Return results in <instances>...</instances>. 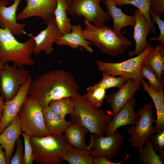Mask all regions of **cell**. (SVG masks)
Listing matches in <instances>:
<instances>
[{
    "mask_svg": "<svg viewBox=\"0 0 164 164\" xmlns=\"http://www.w3.org/2000/svg\"><path fill=\"white\" fill-rule=\"evenodd\" d=\"M79 86L73 76L63 69L52 70L32 80L28 95L34 98L43 109L52 101L75 97Z\"/></svg>",
    "mask_w": 164,
    "mask_h": 164,
    "instance_id": "obj_1",
    "label": "cell"
},
{
    "mask_svg": "<svg viewBox=\"0 0 164 164\" xmlns=\"http://www.w3.org/2000/svg\"><path fill=\"white\" fill-rule=\"evenodd\" d=\"M85 28L81 33L102 53L112 57L124 54L132 44L121 32H117L104 24L95 25L85 20Z\"/></svg>",
    "mask_w": 164,
    "mask_h": 164,
    "instance_id": "obj_2",
    "label": "cell"
},
{
    "mask_svg": "<svg viewBox=\"0 0 164 164\" xmlns=\"http://www.w3.org/2000/svg\"><path fill=\"white\" fill-rule=\"evenodd\" d=\"M30 36L24 42H20L8 29L0 27V61L19 66H34L32 56L35 43L32 35Z\"/></svg>",
    "mask_w": 164,
    "mask_h": 164,
    "instance_id": "obj_3",
    "label": "cell"
},
{
    "mask_svg": "<svg viewBox=\"0 0 164 164\" xmlns=\"http://www.w3.org/2000/svg\"><path fill=\"white\" fill-rule=\"evenodd\" d=\"M71 98L74 105L73 113L70 114L72 121L83 126L91 134L104 136L111 115L92 106L79 94Z\"/></svg>",
    "mask_w": 164,
    "mask_h": 164,
    "instance_id": "obj_4",
    "label": "cell"
},
{
    "mask_svg": "<svg viewBox=\"0 0 164 164\" xmlns=\"http://www.w3.org/2000/svg\"><path fill=\"white\" fill-rule=\"evenodd\" d=\"M34 161L39 164H60L70 145L64 135L30 137Z\"/></svg>",
    "mask_w": 164,
    "mask_h": 164,
    "instance_id": "obj_5",
    "label": "cell"
},
{
    "mask_svg": "<svg viewBox=\"0 0 164 164\" xmlns=\"http://www.w3.org/2000/svg\"><path fill=\"white\" fill-rule=\"evenodd\" d=\"M43 109L35 99L27 96L18 114L22 132L32 137L50 134L45 124Z\"/></svg>",
    "mask_w": 164,
    "mask_h": 164,
    "instance_id": "obj_6",
    "label": "cell"
},
{
    "mask_svg": "<svg viewBox=\"0 0 164 164\" xmlns=\"http://www.w3.org/2000/svg\"><path fill=\"white\" fill-rule=\"evenodd\" d=\"M153 107L152 103L149 102L139 109L136 112L137 121L127 130L128 134L131 136L128 139L129 144L135 149L143 147L149 136L157 132L153 126L156 121Z\"/></svg>",
    "mask_w": 164,
    "mask_h": 164,
    "instance_id": "obj_7",
    "label": "cell"
},
{
    "mask_svg": "<svg viewBox=\"0 0 164 164\" xmlns=\"http://www.w3.org/2000/svg\"><path fill=\"white\" fill-rule=\"evenodd\" d=\"M153 47L149 44L141 54L121 62L110 63L98 60L96 63L99 70L102 73L122 77L127 80L133 79L142 85L143 79L140 74V67L144 59Z\"/></svg>",
    "mask_w": 164,
    "mask_h": 164,
    "instance_id": "obj_8",
    "label": "cell"
},
{
    "mask_svg": "<svg viewBox=\"0 0 164 164\" xmlns=\"http://www.w3.org/2000/svg\"><path fill=\"white\" fill-rule=\"evenodd\" d=\"M29 71L24 67L5 63L0 70L1 94L5 101L13 98L22 85L31 77Z\"/></svg>",
    "mask_w": 164,
    "mask_h": 164,
    "instance_id": "obj_9",
    "label": "cell"
},
{
    "mask_svg": "<svg viewBox=\"0 0 164 164\" xmlns=\"http://www.w3.org/2000/svg\"><path fill=\"white\" fill-rule=\"evenodd\" d=\"M124 139L118 129L105 136L92 133L88 150L93 158L101 156L111 160L119 154Z\"/></svg>",
    "mask_w": 164,
    "mask_h": 164,
    "instance_id": "obj_10",
    "label": "cell"
},
{
    "mask_svg": "<svg viewBox=\"0 0 164 164\" xmlns=\"http://www.w3.org/2000/svg\"><path fill=\"white\" fill-rule=\"evenodd\" d=\"M101 0H73L67 12L72 15L84 17L94 25L104 24L110 21L111 17L101 7Z\"/></svg>",
    "mask_w": 164,
    "mask_h": 164,
    "instance_id": "obj_11",
    "label": "cell"
},
{
    "mask_svg": "<svg viewBox=\"0 0 164 164\" xmlns=\"http://www.w3.org/2000/svg\"><path fill=\"white\" fill-rule=\"evenodd\" d=\"M26 2L25 7L16 14L17 20L36 16L43 19L44 23L47 25L50 20L54 18L56 0H26Z\"/></svg>",
    "mask_w": 164,
    "mask_h": 164,
    "instance_id": "obj_12",
    "label": "cell"
},
{
    "mask_svg": "<svg viewBox=\"0 0 164 164\" xmlns=\"http://www.w3.org/2000/svg\"><path fill=\"white\" fill-rule=\"evenodd\" d=\"M32 77L21 87L15 96L11 100L5 101L2 117L0 121V134L19 113L28 94Z\"/></svg>",
    "mask_w": 164,
    "mask_h": 164,
    "instance_id": "obj_13",
    "label": "cell"
},
{
    "mask_svg": "<svg viewBox=\"0 0 164 164\" xmlns=\"http://www.w3.org/2000/svg\"><path fill=\"white\" fill-rule=\"evenodd\" d=\"M141 85L133 79H128L118 91L106 95L105 99L111 107L112 117L134 97L137 91L141 89Z\"/></svg>",
    "mask_w": 164,
    "mask_h": 164,
    "instance_id": "obj_14",
    "label": "cell"
},
{
    "mask_svg": "<svg viewBox=\"0 0 164 164\" xmlns=\"http://www.w3.org/2000/svg\"><path fill=\"white\" fill-rule=\"evenodd\" d=\"M21 0H15L13 4L7 6V0H0V27L8 29L14 35L19 36L25 33L26 24L17 22L16 13Z\"/></svg>",
    "mask_w": 164,
    "mask_h": 164,
    "instance_id": "obj_15",
    "label": "cell"
},
{
    "mask_svg": "<svg viewBox=\"0 0 164 164\" xmlns=\"http://www.w3.org/2000/svg\"><path fill=\"white\" fill-rule=\"evenodd\" d=\"M135 101L133 97L108 123L105 132L106 135L112 134L121 127L134 125L138 118L137 114L135 111Z\"/></svg>",
    "mask_w": 164,
    "mask_h": 164,
    "instance_id": "obj_16",
    "label": "cell"
},
{
    "mask_svg": "<svg viewBox=\"0 0 164 164\" xmlns=\"http://www.w3.org/2000/svg\"><path fill=\"white\" fill-rule=\"evenodd\" d=\"M61 35L56 24L54 18L52 19L45 29L35 36L32 35L35 43L33 53L37 54L44 51L47 55L50 54L53 50V43H55Z\"/></svg>",
    "mask_w": 164,
    "mask_h": 164,
    "instance_id": "obj_17",
    "label": "cell"
},
{
    "mask_svg": "<svg viewBox=\"0 0 164 164\" xmlns=\"http://www.w3.org/2000/svg\"><path fill=\"white\" fill-rule=\"evenodd\" d=\"M22 132L18 114L0 134V145L5 150L7 164H10L16 141Z\"/></svg>",
    "mask_w": 164,
    "mask_h": 164,
    "instance_id": "obj_18",
    "label": "cell"
},
{
    "mask_svg": "<svg viewBox=\"0 0 164 164\" xmlns=\"http://www.w3.org/2000/svg\"><path fill=\"white\" fill-rule=\"evenodd\" d=\"M135 22L134 26L133 39L135 42L134 51L130 55H138L148 47L147 37L151 31V26L144 15L138 10L134 12Z\"/></svg>",
    "mask_w": 164,
    "mask_h": 164,
    "instance_id": "obj_19",
    "label": "cell"
},
{
    "mask_svg": "<svg viewBox=\"0 0 164 164\" xmlns=\"http://www.w3.org/2000/svg\"><path fill=\"white\" fill-rule=\"evenodd\" d=\"M82 30L80 24L72 25L71 32L59 36L56 43L59 46H68L74 49L81 47L87 52L92 53L94 50L90 45L93 44L83 37L81 33Z\"/></svg>",
    "mask_w": 164,
    "mask_h": 164,
    "instance_id": "obj_20",
    "label": "cell"
},
{
    "mask_svg": "<svg viewBox=\"0 0 164 164\" xmlns=\"http://www.w3.org/2000/svg\"><path fill=\"white\" fill-rule=\"evenodd\" d=\"M45 125L50 134L62 135L67 128L73 123L67 121L53 111L48 106L43 109Z\"/></svg>",
    "mask_w": 164,
    "mask_h": 164,
    "instance_id": "obj_21",
    "label": "cell"
},
{
    "mask_svg": "<svg viewBox=\"0 0 164 164\" xmlns=\"http://www.w3.org/2000/svg\"><path fill=\"white\" fill-rule=\"evenodd\" d=\"M105 3L108 10L107 12L113 20L114 31L118 32L125 27H134L135 22L134 16L125 14L120 9L116 7L111 0H105Z\"/></svg>",
    "mask_w": 164,
    "mask_h": 164,
    "instance_id": "obj_22",
    "label": "cell"
},
{
    "mask_svg": "<svg viewBox=\"0 0 164 164\" xmlns=\"http://www.w3.org/2000/svg\"><path fill=\"white\" fill-rule=\"evenodd\" d=\"M143 89L152 99L156 109V118L155 127L157 132L164 129V93L163 89L159 92L154 90L143 79L142 84Z\"/></svg>",
    "mask_w": 164,
    "mask_h": 164,
    "instance_id": "obj_23",
    "label": "cell"
},
{
    "mask_svg": "<svg viewBox=\"0 0 164 164\" xmlns=\"http://www.w3.org/2000/svg\"><path fill=\"white\" fill-rule=\"evenodd\" d=\"M142 63L148 64L154 70L159 80L163 84L162 75L164 70V45L160 44L153 47Z\"/></svg>",
    "mask_w": 164,
    "mask_h": 164,
    "instance_id": "obj_24",
    "label": "cell"
},
{
    "mask_svg": "<svg viewBox=\"0 0 164 164\" xmlns=\"http://www.w3.org/2000/svg\"><path fill=\"white\" fill-rule=\"evenodd\" d=\"M88 131L81 125L73 123L65 131L64 135L70 145L80 149L88 150L85 137Z\"/></svg>",
    "mask_w": 164,
    "mask_h": 164,
    "instance_id": "obj_25",
    "label": "cell"
},
{
    "mask_svg": "<svg viewBox=\"0 0 164 164\" xmlns=\"http://www.w3.org/2000/svg\"><path fill=\"white\" fill-rule=\"evenodd\" d=\"M57 5L54 12L55 23L62 35L71 32L72 25L70 19L67 15L69 5L64 0H56Z\"/></svg>",
    "mask_w": 164,
    "mask_h": 164,
    "instance_id": "obj_26",
    "label": "cell"
},
{
    "mask_svg": "<svg viewBox=\"0 0 164 164\" xmlns=\"http://www.w3.org/2000/svg\"><path fill=\"white\" fill-rule=\"evenodd\" d=\"M63 160L70 164H93V158L89 151L78 149L70 145L65 152Z\"/></svg>",
    "mask_w": 164,
    "mask_h": 164,
    "instance_id": "obj_27",
    "label": "cell"
},
{
    "mask_svg": "<svg viewBox=\"0 0 164 164\" xmlns=\"http://www.w3.org/2000/svg\"><path fill=\"white\" fill-rule=\"evenodd\" d=\"M139 162L143 164H163L164 161L155 150L151 141L148 139L144 146L137 149Z\"/></svg>",
    "mask_w": 164,
    "mask_h": 164,
    "instance_id": "obj_28",
    "label": "cell"
},
{
    "mask_svg": "<svg viewBox=\"0 0 164 164\" xmlns=\"http://www.w3.org/2000/svg\"><path fill=\"white\" fill-rule=\"evenodd\" d=\"M53 111L63 118L73 112L74 105L71 97H66L51 101L48 106Z\"/></svg>",
    "mask_w": 164,
    "mask_h": 164,
    "instance_id": "obj_29",
    "label": "cell"
},
{
    "mask_svg": "<svg viewBox=\"0 0 164 164\" xmlns=\"http://www.w3.org/2000/svg\"><path fill=\"white\" fill-rule=\"evenodd\" d=\"M116 6L131 5L137 7L145 16L151 27V31L156 33L155 27L153 25L150 16V4L151 0H111Z\"/></svg>",
    "mask_w": 164,
    "mask_h": 164,
    "instance_id": "obj_30",
    "label": "cell"
},
{
    "mask_svg": "<svg viewBox=\"0 0 164 164\" xmlns=\"http://www.w3.org/2000/svg\"><path fill=\"white\" fill-rule=\"evenodd\" d=\"M102 77L100 81L89 87L92 88L102 87L106 90L113 87L119 88L125 84L127 80L123 77H116L105 72H102Z\"/></svg>",
    "mask_w": 164,
    "mask_h": 164,
    "instance_id": "obj_31",
    "label": "cell"
},
{
    "mask_svg": "<svg viewBox=\"0 0 164 164\" xmlns=\"http://www.w3.org/2000/svg\"><path fill=\"white\" fill-rule=\"evenodd\" d=\"M86 94L82 96L92 106L99 108L101 107L105 99L106 90L102 87L92 88L89 87Z\"/></svg>",
    "mask_w": 164,
    "mask_h": 164,
    "instance_id": "obj_32",
    "label": "cell"
},
{
    "mask_svg": "<svg viewBox=\"0 0 164 164\" xmlns=\"http://www.w3.org/2000/svg\"><path fill=\"white\" fill-rule=\"evenodd\" d=\"M140 72L141 77L148 80V84L154 90L158 92L163 89L164 84L159 80L154 70L148 64L142 63Z\"/></svg>",
    "mask_w": 164,
    "mask_h": 164,
    "instance_id": "obj_33",
    "label": "cell"
},
{
    "mask_svg": "<svg viewBox=\"0 0 164 164\" xmlns=\"http://www.w3.org/2000/svg\"><path fill=\"white\" fill-rule=\"evenodd\" d=\"M149 139L156 153L164 161V129L151 135Z\"/></svg>",
    "mask_w": 164,
    "mask_h": 164,
    "instance_id": "obj_34",
    "label": "cell"
},
{
    "mask_svg": "<svg viewBox=\"0 0 164 164\" xmlns=\"http://www.w3.org/2000/svg\"><path fill=\"white\" fill-rule=\"evenodd\" d=\"M21 135L23 137L24 142V154L22 164H33L34 160L30 136L24 133H22Z\"/></svg>",
    "mask_w": 164,
    "mask_h": 164,
    "instance_id": "obj_35",
    "label": "cell"
},
{
    "mask_svg": "<svg viewBox=\"0 0 164 164\" xmlns=\"http://www.w3.org/2000/svg\"><path fill=\"white\" fill-rule=\"evenodd\" d=\"M150 16L151 22L154 26L156 23L160 31L159 36L157 37H152L149 39L151 42L158 40L161 44L164 45V21L160 18V14L150 11Z\"/></svg>",
    "mask_w": 164,
    "mask_h": 164,
    "instance_id": "obj_36",
    "label": "cell"
},
{
    "mask_svg": "<svg viewBox=\"0 0 164 164\" xmlns=\"http://www.w3.org/2000/svg\"><path fill=\"white\" fill-rule=\"evenodd\" d=\"M16 148L13 156L11 159L10 164H22L24 155V146L22 139L19 137L16 143Z\"/></svg>",
    "mask_w": 164,
    "mask_h": 164,
    "instance_id": "obj_37",
    "label": "cell"
},
{
    "mask_svg": "<svg viewBox=\"0 0 164 164\" xmlns=\"http://www.w3.org/2000/svg\"><path fill=\"white\" fill-rule=\"evenodd\" d=\"M150 11L164 14V0H151Z\"/></svg>",
    "mask_w": 164,
    "mask_h": 164,
    "instance_id": "obj_38",
    "label": "cell"
},
{
    "mask_svg": "<svg viewBox=\"0 0 164 164\" xmlns=\"http://www.w3.org/2000/svg\"><path fill=\"white\" fill-rule=\"evenodd\" d=\"M129 157L128 154L126 155L123 160L119 162H114L111 161L108 159L99 156L93 158V164H120L127 159Z\"/></svg>",
    "mask_w": 164,
    "mask_h": 164,
    "instance_id": "obj_39",
    "label": "cell"
},
{
    "mask_svg": "<svg viewBox=\"0 0 164 164\" xmlns=\"http://www.w3.org/2000/svg\"><path fill=\"white\" fill-rule=\"evenodd\" d=\"M2 149L0 145V164H7L5 154Z\"/></svg>",
    "mask_w": 164,
    "mask_h": 164,
    "instance_id": "obj_40",
    "label": "cell"
},
{
    "mask_svg": "<svg viewBox=\"0 0 164 164\" xmlns=\"http://www.w3.org/2000/svg\"><path fill=\"white\" fill-rule=\"evenodd\" d=\"M4 103L5 101L1 95L0 90V121L2 115V111L4 107Z\"/></svg>",
    "mask_w": 164,
    "mask_h": 164,
    "instance_id": "obj_41",
    "label": "cell"
},
{
    "mask_svg": "<svg viewBox=\"0 0 164 164\" xmlns=\"http://www.w3.org/2000/svg\"><path fill=\"white\" fill-rule=\"evenodd\" d=\"M5 63L0 61V70L3 68L4 66Z\"/></svg>",
    "mask_w": 164,
    "mask_h": 164,
    "instance_id": "obj_42",
    "label": "cell"
},
{
    "mask_svg": "<svg viewBox=\"0 0 164 164\" xmlns=\"http://www.w3.org/2000/svg\"><path fill=\"white\" fill-rule=\"evenodd\" d=\"M69 5L70 4L73 0H64Z\"/></svg>",
    "mask_w": 164,
    "mask_h": 164,
    "instance_id": "obj_43",
    "label": "cell"
},
{
    "mask_svg": "<svg viewBox=\"0 0 164 164\" xmlns=\"http://www.w3.org/2000/svg\"><path fill=\"white\" fill-rule=\"evenodd\" d=\"M13 0L15 1V0Z\"/></svg>",
    "mask_w": 164,
    "mask_h": 164,
    "instance_id": "obj_44",
    "label": "cell"
},
{
    "mask_svg": "<svg viewBox=\"0 0 164 164\" xmlns=\"http://www.w3.org/2000/svg\"></svg>",
    "mask_w": 164,
    "mask_h": 164,
    "instance_id": "obj_45",
    "label": "cell"
}]
</instances>
